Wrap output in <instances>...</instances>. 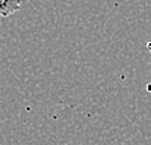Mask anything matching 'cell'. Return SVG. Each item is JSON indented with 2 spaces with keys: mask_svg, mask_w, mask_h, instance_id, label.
<instances>
[{
  "mask_svg": "<svg viewBox=\"0 0 151 145\" xmlns=\"http://www.w3.org/2000/svg\"><path fill=\"white\" fill-rule=\"evenodd\" d=\"M21 0H0V17H9L20 10Z\"/></svg>",
  "mask_w": 151,
  "mask_h": 145,
  "instance_id": "6da1fadb",
  "label": "cell"
}]
</instances>
